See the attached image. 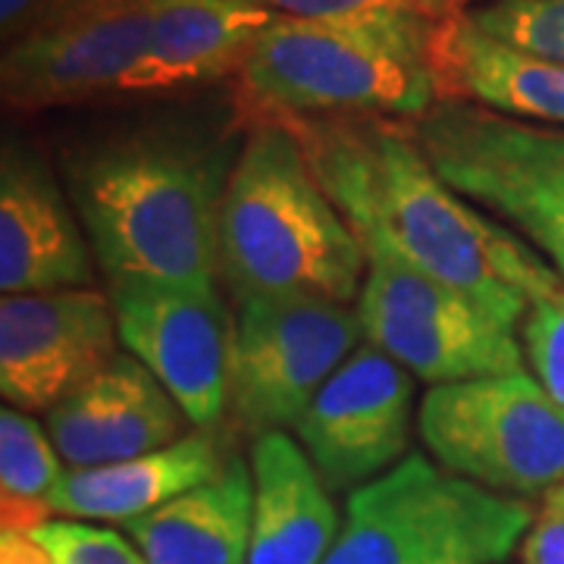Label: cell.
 I'll return each mask as SVG.
<instances>
[{
    "label": "cell",
    "mask_w": 564,
    "mask_h": 564,
    "mask_svg": "<svg viewBox=\"0 0 564 564\" xmlns=\"http://www.w3.org/2000/svg\"><path fill=\"white\" fill-rule=\"evenodd\" d=\"M285 122L364 254H389L511 326L564 292L562 276L521 236L436 173L408 120L351 113Z\"/></svg>",
    "instance_id": "6da1fadb"
},
{
    "label": "cell",
    "mask_w": 564,
    "mask_h": 564,
    "mask_svg": "<svg viewBox=\"0 0 564 564\" xmlns=\"http://www.w3.org/2000/svg\"><path fill=\"white\" fill-rule=\"evenodd\" d=\"M232 163L229 135L188 120L148 122L85 148L69 195L107 276L217 289Z\"/></svg>",
    "instance_id": "7a4b0ae2"
},
{
    "label": "cell",
    "mask_w": 564,
    "mask_h": 564,
    "mask_svg": "<svg viewBox=\"0 0 564 564\" xmlns=\"http://www.w3.org/2000/svg\"><path fill=\"white\" fill-rule=\"evenodd\" d=\"M217 254L236 302L258 295L358 302L364 245L280 117L251 113L223 192Z\"/></svg>",
    "instance_id": "3957f363"
},
{
    "label": "cell",
    "mask_w": 564,
    "mask_h": 564,
    "mask_svg": "<svg viewBox=\"0 0 564 564\" xmlns=\"http://www.w3.org/2000/svg\"><path fill=\"white\" fill-rule=\"evenodd\" d=\"M436 22L421 7L343 20L276 17L239 73L248 113L417 120L440 101L433 76Z\"/></svg>",
    "instance_id": "277c9868"
},
{
    "label": "cell",
    "mask_w": 564,
    "mask_h": 564,
    "mask_svg": "<svg viewBox=\"0 0 564 564\" xmlns=\"http://www.w3.org/2000/svg\"><path fill=\"white\" fill-rule=\"evenodd\" d=\"M533 521L524 499L408 452L348 492L339 540L323 564H505Z\"/></svg>",
    "instance_id": "5b68a950"
},
{
    "label": "cell",
    "mask_w": 564,
    "mask_h": 564,
    "mask_svg": "<svg viewBox=\"0 0 564 564\" xmlns=\"http://www.w3.org/2000/svg\"><path fill=\"white\" fill-rule=\"evenodd\" d=\"M452 188L521 236L564 280V129L436 101L408 120Z\"/></svg>",
    "instance_id": "8992f818"
},
{
    "label": "cell",
    "mask_w": 564,
    "mask_h": 564,
    "mask_svg": "<svg viewBox=\"0 0 564 564\" xmlns=\"http://www.w3.org/2000/svg\"><path fill=\"white\" fill-rule=\"evenodd\" d=\"M417 436L445 470L511 499L564 480V404L530 370L430 386Z\"/></svg>",
    "instance_id": "52a82bcc"
},
{
    "label": "cell",
    "mask_w": 564,
    "mask_h": 564,
    "mask_svg": "<svg viewBox=\"0 0 564 564\" xmlns=\"http://www.w3.org/2000/svg\"><path fill=\"white\" fill-rule=\"evenodd\" d=\"M355 311L364 339L430 386L530 370L518 326L389 254H367Z\"/></svg>",
    "instance_id": "ba28073f"
},
{
    "label": "cell",
    "mask_w": 564,
    "mask_h": 564,
    "mask_svg": "<svg viewBox=\"0 0 564 564\" xmlns=\"http://www.w3.org/2000/svg\"><path fill=\"white\" fill-rule=\"evenodd\" d=\"M358 311L326 299L258 295L236 302L229 411L261 436L295 426L361 339Z\"/></svg>",
    "instance_id": "9c48e42d"
},
{
    "label": "cell",
    "mask_w": 564,
    "mask_h": 564,
    "mask_svg": "<svg viewBox=\"0 0 564 564\" xmlns=\"http://www.w3.org/2000/svg\"><path fill=\"white\" fill-rule=\"evenodd\" d=\"M110 304L126 355L141 361L176 399L185 421L217 430L229 411L236 314L217 289L117 276Z\"/></svg>",
    "instance_id": "30bf717a"
},
{
    "label": "cell",
    "mask_w": 564,
    "mask_h": 564,
    "mask_svg": "<svg viewBox=\"0 0 564 564\" xmlns=\"http://www.w3.org/2000/svg\"><path fill=\"white\" fill-rule=\"evenodd\" d=\"M414 380L373 345H358L292 426L329 489H358L408 455Z\"/></svg>",
    "instance_id": "8fae6325"
},
{
    "label": "cell",
    "mask_w": 564,
    "mask_h": 564,
    "mask_svg": "<svg viewBox=\"0 0 564 564\" xmlns=\"http://www.w3.org/2000/svg\"><path fill=\"white\" fill-rule=\"evenodd\" d=\"M113 304L95 289L3 295L0 395L20 411H51L95 380L120 351Z\"/></svg>",
    "instance_id": "7c38bea8"
},
{
    "label": "cell",
    "mask_w": 564,
    "mask_h": 564,
    "mask_svg": "<svg viewBox=\"0 0 564 564\" xmlns=\"http://www.w3.org/2000/svg\"><path fill=\"white\" fill-rule=\"evenodd\" d=\"M154 0L32 25L7 41L0 61L3 104L20 113L122 95L148 51Z\"/></svg>",
    "instance_id": "4fadbf2b"
},
{
    "label": "cell",
    "mask_w": 564,
    "mask_h": 564,
    "mask_svg": "<svg viewBox=\"0 0 564 564\" xmlns=\"http://www.w3.org/2000/svg\"><path fill=\"white\" fill-rule=\"evenodd\" d=\"M91 242L76 207L35 148L3 144L0 161V289L3 295L91 285Z\"/></svg>",
    "instance_id": "5bb4252c"
},
{
    "label": "cell",
    "mask_w": 564,
    "mask_h": 564,
    "mask_svg": "<svg viewBox=\"0 0 564 564\" xmlns=\"http://www.w3.org/2000/svg\"><path fill=\"white\" fill-rule=\"evenodd\" d=\"M182 408L161 380L117 355L95 380L47 411V436L69 467H98L166 448L182 440Z\"/></svg>",
    "instance_id": "9a60e30c"
},
{
    "label": "cell",
    "mask_w": 564,
    "mask_h": 564,
    "mask_svg": "<svg viewBox=\"0 0 564 564\" xmlns=\"http://www.w3.org/2000/svg\"><path fill=\"white\" fill-rule=\"evenodd\" d=\"M433 76L440 101L477 104L511 120L564 129V63L486 35L464 10L436 22Z\"/></svg>",
    "instance_id": "2e32d148"
},
{
    "label": "cell",
    "mask_w": 564,
    "mask_h": 564,
    "mask_svg": "<svg viewBox=\"0 0 564 564\" xmlns=\"http://www.w3.org/2000/svg\"><path fill=\"white\" fill-rule=\"evenodd\" d=\"M273 20L258 0H154L148 51L122 95H170L242 73Z\"/></svg>",
    "instance_id": "e0dca14e"
},
{
    "label": "cell",
    "mask_w": 564,
    "mask_h": 564,
    "mask_svg": "<svg viewBox=\"0 0 564 564\" xmlns=\"http://www.w3.org/2000/svg\"><path fill=\"white\" fill-rule=\"evenodd\" d=\"M254 511L245 564H323L339 540V511L317 464L282 430L254 436Z\"/></svg>",
    "instance_id": "ac0fdd59"
},
{
    "label": "cell",
    "mask_w": 564,
    "mask_h": 564,
    "mask_svg": "<svg viewBox=\"0 0 564 564\" xmlns=\"http://www.w3.org/2000/svg\"><path fill=\"white\" fill-rule=\"evenodd\" d=\"M226 462L229 455L223 458L220 440L210 430L185 433L173 445L139 458L66 470L51 496V514L129 524L182 492L207 484Z\"/></svg>",
    "instance_id": "d6986e66"
},
{
    "label": "cell",
    "mask_w": 564,
    "mask_h": 564,
    "mask_svg": "<svg viewBox=\"0 0 564 564\" xmlns=\"http://www.w3.org/2000/svg\"><path fill=\"white\" fill-rule=\"evenodd\" d=\"M254 474L229 455L217 477L126 524L148 564H245L251 545Z\"/></svg>",
    "instance_id": "ffe728a7"
},
{
    "label": "cell",
    "mask_w": 564,
    "mask_h": 564,
    "mask_svg": "<svg viewBox=\"0 0 564 564\" xmlns=\"http://www.w3.org/2000/svg\"><path fill=\"white\" fill-rule=\"evenodd\" d=\"M66 477L61 455L29 411L7 404L0 411V496L3 530L32 533L51 514V496Z\"/></svg>",
    "instance_id": "44dd1931"
},
{
    "label": "cell",
    "mask_w": 564,
    "mask_h": 564,
    "mask_svg": "<svg viewBox=\"0 0 564 564\" xmlns=\"http://www.w3.org/2000/svg\"><path fill=\"white\" fill-rule=\"evenodd\" d=\"M464 13L492 39L564 63V0H477Z\"/></svg>",
    "instance_id": "7402d4cb"
},
{
    "label": "cell",
    "mask_w": 564,
    "mask_h": 564,
    "mask_svg": "<svg viewBox=\"0 0 564 564\" xmlns=\"http://www.w3.org/2000/svg\"><path fill=\"white\" fill-rule=\"evenodd\" d=\"M54 564H148L139 545L129 543L117 530L95 527L76 518L44 521L32 530Z\"/></svg>",
    "instance_id": "603a6c76"
},
{
    "label": "cell",
    "mask_w": 564,
    "mask_h": 564,
    "mask_svg": "<svg viewBox=\"0 0 564 564\" xmlns=\"http://www.w3.org/2000/svg\"><path fill=\"white\" fill-rule=\"evenodd\" d=\"M521 343L530 373L564 404V292L530 307L521 323Z\"/></svg>",
    "instance_id": "cb8c5ba5"
},
{
    "label": "cell",
    "mask_w": 564,
    "mask_h": 564,
    "mask_svg": "<svg viewBox=\"0 0 564 564\" xmlns=\"http://www.w3.org/2000/svg\"><path fill=\"white\" fill-rule=\"evenodd\" d=\"M276 17L289 20H343V17H361L392 7H421L423 0H258Z\"/></svg>",
    "instance_id": "d4e9b609"
},
{
    "label": "cell",
    "mask_w": 564,
    "mask_h": 564,
    "mask_svg": "<svg viewBox=\"0 0 564 564\" xmlns=\"http://www.w3.org/2000/svg\"><path fill=\"white\" fill-rule=\"evenodd\" d=\"M521 564H564V505H543L521 543Z\"/></svg>",
    "instance_id": "484cf974"
},
{
    "label": "cell",
    "mask_w": 564,
    "mask_h": 564,
    "mask_svg": "<svg viewBox=\"0 0 564 564\" xmlns=\"http://www.w3.org/2000/svg\"><path fill=\"white\" fill-rule=\"evenodd\" d=\"M0 564H54V558L32 533L3 530L0 533Z\"/></svg>",
    "instance_id": "4316f807"
},
{
    "label": "cell",
    "mask_w": 564,
    "mask_h": 564,
    "mask_svg": "<svg viewBox=\"0 0 564 564\" xmlns=\"http://www.w3.org/2000/svg\"><path fill=\"white\" fill-rule=\"evenodd\" d=\"M44 0H0V25H3V39L10 41L20 32L25 22L32 20V13L39 10Z\"/></svg>",
    "instance_id": "83f0119b"
},
{
    "label": "cell",
    "mask_w": 564,
    "mask_h": 564,
    "mask_svg": "<svg viewBox=\"0 0 564 564\" xmlns=\"http://www.w3.org/2000/svg\"><path fill=\"white\" fill-rule=\"evenodd\" d=\"M470 3H477V0H423V10L430 13V17H445V13H455V10H464V7H470Z\"/></svg>",
    "instance_id": "f1b7e54d"
},
{
    "label": "cell",
    "mask_w": 564,
    "mask_h": 564,
    "mask_svg": "<svg viewBox=\"0 0 564 564\" xmlns=\"http://www.w3.org/2000/svg\"><path fill=\"white\" fill-rule=\"evenodd\" d=\"M545 502H549V505H564V480L555 486V489H552L549 496H545Z\"/></svg>",
    "instance_id": "f546056e"
}]
</instances>
